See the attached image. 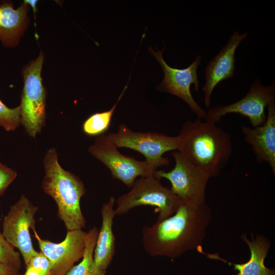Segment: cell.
I'll return each instance as SVG.
<instances>
[{
	"label": "cell",
	"instance_id": "8",
	"mask_svg": "<svg viewBox=\"0 0 275 275\" xmlns=\"http://www.w3.org/2000/svg\"><path fill=\"white\" fill-rule=\"evenodd\" d=\"M88 151L108 168L114 178L128 187L132 186L138 177L153 176L156 170L145 160L139 161L121 153L115 144L104 134L97 136Z\"/></svg>",
	"mask_w": 275,
	"mask_h": 275
},
{
	"label": "cell",
	"instance_id": "11",
	"mask_svg": "<svg viewBox=\"0 0 275 275\" xmlns=\"http://www.w3.org/2000/svg\"><path fill=\"white\" fill-rule=\"evenodd\" d=\"M149 50L161 66L164 73L163 78L157 89L180 98L189 106L198 118H205L206 112L196 101L190 91V86L194 84L195 91L199 92L197 69L201 62V56H197L186 68L178 69L171 67L166 63L162 56L163 49H158L155 51L150 47Z\"/></svg>",
	"mask_w": 275,
	"mask_h": 275
},
{
	"label": "cell",
	"instance_id": "19",
	"mask_svg": "<svg viewBox=\"0 0 275 275\" xmlns=\"http://www.w3.org/2000/svg\"><path fill=\"white\" fill-rule=\"evenodd\" d=\"M98 233L99 230L95 227L87 232L82 259L79 264L73 266L66 275H94V251Z\"/></svg>",
	"mask_w": 275,
	"mask_h": 275
},
{
	"label": "cell",
	"instance_id": "10",
	"mask_svg": "<svg viewBox=\"0 0 275 275\" xmlns=\"http://www.w3.org/2000/svg\"><path fill=\"white\" fill-rule=\"evenodd\" d=\"M38 209L37 206L22 195L10 207L2 223V234L11 245L19 250L26 265L38 253L34 249L30 233V229L35 227V216Z\"/></svg>",
	"mask_w": 275,
	"mask_h": 275
},
{
	"label": "cell",
	"instance_id": "27",
	"mask_svg": "<svg viewBox=\"0 0 275 275\" xmlns=\"http://www.w3.org/2000/svg\"><path fill=\"white\" fill-rule=\"evenodd\" d=\"M105 272L103 273L102 275H105Z\"/></svg>",
	"mask_w": 275,
	"mask_h": 275
},
{
	"label": "cell",
	"instance_id": "14",
	"mask_svg": "<svg viewBox=\"0 0 275 275\" xmlns=\"http://www.w3.org/2000/svg\"><path fill=\"white\" fill-rule=\"evenodd\" d=\"M265 122L256 127H242L244 140L251 145L258 162H266L275 174V101L267 106Z\"/></svg>",
	"mask_w": 275,
	"mask_h": 275
},
{
	"label": "cell",
	"instance_id": "18",
	"mask_svg": "<svg viewBox=\"0 0 275 275\" xmlns=\"http://www.w3.org/2000/svg\"><path fill=\"white\" fill-rule=\"evenodd\" d=\"M127 87V85L124 87L118 100L111 109L93 114L84 122L82 129L86 134L98 136L103 134L108 130L118 103L126 91Z\"/></svg>",
	"mask_w": 275,
	"mask_h": 275
},
{
	"label": "cell",
	"instance_id": "25",
	"mask_svg": "<svg viewBox=\"0 0 275 275\" xmlns=\"http://www.w3.org/2000/svg\"><path fill=\"white\" fill-rule=\"evenodd\" d=\"M26 271L23 275H40L39 272L29 265H27Z\"/></svg>",
	"mask_w": 275,
	"mask_h": 275
},
{
	"label": "cell",
	"instance_id": "22",
	"mask_svg": "<svg viewBox=\"0 0 275 275\" xmlns=\"http://www.w3.org/2000/svg\"><path fill=\"white\" fill-rule=\"evenodd\" d=\"M27 265L37 270L40 275H49L52 269L51 262L41 252L33 256Z\"/></svg>",
	"mask_w": 275,
	"mask_h": 275
},
{
	"label": "cell",
	"instance_id": "1",
	"mask_svg": "<svg viewBox=\"0 0 275 275\" xmlns=\"http://www.w3.org/2000/svg\"><path fill=\"white\" fill-rule=\"evenodd\" d=\"M211 217V210L206 204L182 202L171 216L143 228L144 248L151 257L171 258L189 251H200Z\"/></svg>",
	"mask_w": 275,
	"mask_h": 275
},
{
	"label": "cell",
	"instance_id": "12",
	"mask_svg": "<svg viewBox=\"0 0 275 275\" xmlns=\"http://www.w3.org/2000/svg\"><path fill=\"white\" fill-rule=\"evenodd\" d=\"M41 252L51 262L49 275H66L74 264L82 259L86 246L87 232L82 230L67 231L65 238L60 243L42 239L35 227L32 229Z\"/></svg>",
	"mask_w": 275,
	"mask_h": 275
},
{
	"label": "cell",
	"instance_id": "20",
	"mask_svg": "<svg viewBox=\"0 0 275 275\" xmlns=\"http://www.w3.org/2000/svg\"><path fill=\"white\" fill-rule=\"evenodd\" d=\"M20 124V106L8 107L0 99V126L6 131H13Z\"/></svg>",
	"mask_w": 275,
	"mask_h": 275
},
{
	"label": "cell",
	"instance_id": "21",
	"mask_svg": "<svg viewBox=\"0 0 275 275\" xmlns=\"http://www.w3.org/2000/svg\"><path fill=\"white\" fill-rule=\"evenodd\" d=\"M0 262L12 266L18 270L21 267L20 253L5 238L0 231Z\"/></svg>",
	"mask_w": 275,
	"mask_h": 275
},
{
	"label": "cell",
	"instance_id": "17",
	"mask_svg": "<svg viewBox=\"0 0 275 275\" xmlns=\"http://www.w3.org/2000/svg\"><path fill=\"white\" fill-rule=\"evenodd\" d=\"M250 250V258L246 262L234 264L225 260L229 264L234 266L235 270L238 271L237 275H275L272 269L266 267L264 260L270 248V241L262 235L252 237L249 240L245 235L242 236Z\"/></svg>",
	"mask_w": 275,
	"mask_h": 275
},
{
	"label": "cell",
	"instance_id": "23",
	"mask_svg": "<svg viewBox=\"0 0 275 275\" xmlns=\"http://www.w3.org/2000/svg\"><path fill=\"white\" fill-rule=\"evenodd\" d=\"M17 175L16 172L0 162V196H2Z\"/></svg>",
	"mask_w": 275,
	"mask_h": 275
},
{
	"label": "cell",
	"instance_id": "9",
	"mask_svg": "<svg viewBox=\"0 0 275 275\" xmlns=\"http://www.w3.org/2000/svg\"><path fill=\"white\" fill-rule=\"evenodd\" d=\"M275 101V83L264 86L260 77L252 82L247 94L237 101L227 105H218L206 112V121L216 123L224 115L230 113L239 114L246 117L253 128L263 125L267 115L265 108Z\"/></svg>",
	"mask_w": 275,
	"mask_h": 275
},
{
	"label": "cell",
	"instance_id": "16",
	"mask_svg": "<svg viewBox=\"0 0 275 275\" xmlns=\"http://www.w3.org/2000/svg\"><path fill=\"white\" fill-rule=\"evenodd\" d=\"M116 199L111 197L101 207L102 225L94 251V274L102 275L110 264L115 253V237L113 231Z\"/></svg>",
	"mask_w": 275,
	"mask_h": 275
},
{
	"label": "cell",
	"instance_id": "7",
	"mask_svg": "<svg viewBox=\"0 0 275 275\" xmlns=\"http://www.w3.org/2000/svg\"><path fill=\"white\" fill-rule=\"evenodd\" d=\"M107 135L118 148H129L143 155L145 161L156 169L168 166L170 161L163 155L178 148L177 136L154 132H136L124 124L120 125L116 132Z\"/></svg>",
	"mask_w": 275,
	"mask_h": 275
},
{
	"label": "cell",
	"instance_id": "3",
	"mask_svg": "<svg viewBox=\"0 0 275 275\" xmlns=\"http://www.w3.org/2000/svg\"><path fill=\"white\" fill-rule=\"evenodd\" d=\"M43 164L45 175L42 187L56 202L58 216L64 223L67 231L81 230L86 223L80 205V199L86 191L83 182L60 166L54 148L47 151Z\"/></svg>",
	"mask_w": 275,
	"mask_h": 275
},
{
	"label": "cell",
	"instance_id": "13",
	"mask_svg": "<svg viewBox=\"0 0 275 275\" xmlns=\"http://www.w3.org/2000/svg\"><path fill=\"white\" fill-rule=\"evenodd\" d=\"M247 33L234 31L227 44L209 61L205 69V82L202 87L205 106L209 108L212 92L222 81L231 78L235 70V52Z\"/></svg>",
	"mask_w": 275,
	"mask_h": 275
},
{
	"label": "cell",
	"instance_id": "15",
	"mask_svg": "<svg viewBox=\"0 0 275 275\" xmlns=\"http://www.w3.org/2000/svg\"><path fill=\"white\" fill-rule=\"evenodd\" d=\"M29 5L24 1L14 8L10 1L0 2V41L5 48L17 46L30 24Z\"/></svg>",
	"mask_w": 275,
	"mask_h": 275
},
{
	"label": "cell",
	"instance_id": "4",
	"mask_svg": "<svg viewBox=\"0 0 275 275\" xmlns=\"http://www.w3.org/2000/svg\"><path fill=\"white\" fill-rule=\"evenodd\" d=\"M44 55L40 51L22 69L23 87L21 96L20 123L26 133L35 138L45 124L46 92L41 71Z\"/></svg>",
	"mask_w": 275,
	"mask_h": 275
},
{
	"label": "cell",
	"instance_id": "6",
	"mask_svg": "<svg viewBox=\"0 0 275 275\" xmlns=\"http://www.w3.org/2000/svg\"><path fill=\"white\" fill-rule=\"evenodd\" d=\"M175 164L169 172L156 170L153 176L163 178L171 184L172 193L182 202L195 205L205 204L206 188L210 177L179 151L172 154Z\"/></svg>",
	"mask_w": 275,
	"mask_h": 275
},
{
	"label": "cell",
	"instance_id": "5",
	"mask_svg": "<svg viewBox=\"0 0 275 275\" xmlns=\"http://www.w3.org/2000/svg\"><path fill=\"white\" fill-rule=\"evenodd\" d=\"M131 187L129 191L116 200V215L124 214L140 206L150 205L155 207V212L158 213L157 221H160L175 213L182 202L153 175L141 177Z\"/></svg>",
	"mask_w": 275,
	"mask_h": 275
},
{
	"label": "cell",
	"instance_id": "24",
	"mask_svg": "<svg viewBox=\"0 0 275 275\" xmlns=\"http://www.w3.org/2000/svg\"><path fill=\"white\" fill-rule=\"evenodd\" d=\"M0 275H21L19 270L0 262Z\"/></svg>",
	"mask_w": 275,
	"mask_h": 275
},
{
	"label": "cell",
	"instance_id": "2",
	"mask_svg": "<svg viewBox=\"0 0 275 275\" xmlns=\"http://www.w3.org/2000/svg\"><path fill=\"white\" fill-rule=\"evenodd\" d=\"M177 150L211 177L217 176L229 161L233 150L231 136L215 123L197 117L182 125Z\"/></svg>",
	"mask_w": 275,
	"mask_h": 275
},
{
	"label": "cell",
	"instance_id": "26",
	"mask_svg": "<svg viewBox=\"0 0 275 275\" xmlns=\"http://www.w3.org/2000/svg\"><path fill=\"white\" fill-rule=\"evenodd\" d=\"M25 3H26L29 6L30 5L33 9L34 14L36 13L37 11V8H36V4L38 2V1H30V0H26L24 1Z\"/></svg>",
	"mask_w": 275,
	"mask_h": 275
}]
</instances>
